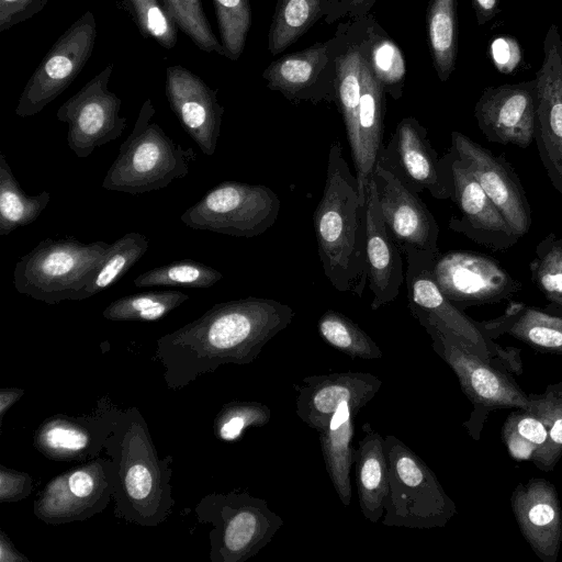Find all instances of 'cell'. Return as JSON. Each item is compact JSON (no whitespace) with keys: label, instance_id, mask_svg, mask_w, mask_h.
Returning <instances> with one entry per match:
<instances>
[{"label":"cell","instance_id":"cell-38","mask_svg":"<svg viewBox=\"0 0 562 562\" xmlns=\"http://www.w3.org/2000/svg\"><path fill=\"white\" fill-rule=\"evenodd\" d=\"M544 423L531 411L515 409L502 427V440L516 461H531L541 452L548 440Z\"/></svg>","mask_w":562,"mask_h":562},{"label":"cell","instance_id":"cell-27","mask_svg":"<svg viewBox=\"0 0 562 562\" xmlns=\"http://www.w3.org/2000/svg\"><path fill=\"white\" fill-rule=\"evenodd\" d=\"M385 93L383 86L373 75L363 55L357 142L351 150L359 193L363 201L367 200L370 177L383 145Z\"/></svg>","mask_w":562,"mask_h":562},{"label":"cell","instance_id":"cell-44","mask_svg":"<svg viewBox=\"0 0 562 562\" xmlns=\"http://www.w3.org/2000/svg\"><path fill=\"white\" fill-rule=\"evenodd\" d=\"M221 43L228 59L237 60L251 26L249 0H213Z\"/></svg>","mask_w":562,"mask_h":562},{"label":"cell","instance_id":"cell-12","mask_svg":"<svg viewBox=\"0 0 562 562\" xmlns=\"http://www.w3.org/2000/svg\"><path fill=\"white\" fill-rule=\"evenodd\" d=\"M95 38L97 21L92 12L87 11L43 57L20 95L15 114L33 116L61 94L88 63Z\"/></svg>","mask_w":562,"mask_h":562},{"label":"cell","instance_id":"cell-1","mask_svg":"<svg viewBox=\"0 0 562 562\" xmlns=\"http://www.w3.org/2000/svg\"><path fill=\"white\" fill-rule=\"evenodd\" d=\"M288 304L248 296L214 304L201 317L157 340L168 387L180 389L226 363L247 364L294 318Z\"/></svg>","mask_w":562,"mask_h":562},{"label":"cell","instance_id":"cell-23","mask_svg":"<svg viewBox=\"0 0 562 562\" xmlns=\"http://www.w3.org/2000/svg\"><path fill=\"white\" fill-rule=\"evenodd\" d=\"M165 90L170 109L182 128L203 154L214 155L224 113L217 91L180 65L166 69Z\"/></svg>","mask_w":562,"mask_h":562},{"label":"cell","instance_id":"cell-22","mask_svg":"<svg viewBox=\"0 0 562 562\" xmlns=\"http://www.w3.org/2000/svg\"><path fill=\"white\" fill-rule=\"evenodd\" d=\"M451 169L453 181L451 200L458 206L461 216L451 217L449 227L496 251L513 247L520 237L514 233L471 170L457 156L454 150Z\"/></svg>","mask_w":562,"mask_h":562},{"label":"cell","instance_id":"cell-53","mask_svg":"<svg viewBox=\"0 0 562 562\" xmlns=\"http://www.w3.org/2000/svg\"><path fill=\"white\" fill-rule=\"evenodd\" d=\"M0 561L1 562H21L27 561V559L18 552L9 538L1 531V541H0Z\"/></svg>","mask_w":562,"mask_h":562},{"label":"cell","instance_id":"cell-7","mask_svg":"<svg viewBox=\"0 0 562 562\" xmlns=\"http://www.w3.org/2000/svg\"><path fill=\"white\" fill-rule=\"evenodd\" d=\"M415 318L430 336L434 351L456 373L463 393L473 405L470 418L463 424L473 439L480 438L492 411L531 408L530 394H526L510 375L481 358L434 319L426 316Z\"/></svg>","mask_w":562,"mask_h":562},{"label":"cell","instance_id":"cell-31","mask_svg":"<svg viewBox=\"0 0 562 562\" xmlns=\"http://www.w3.org/2000/svg\"><path fill=\"white\" fill-rule=\"evenodd\" d=\"M356 415L348 403H342L331 416L327 427L319 432L325 468L344 506H349L351 501L350 469L355 463L357 450L351 441Z\"/></svg>","mask_w":562,"mask_h":562},{"label":"cell","instance_id":"cell-34","mask_svg":"<svg viewBox=\"0 0 562 562\" xmlns=\"http://www.w3.org/2000/svg\"><path fill=\"white\" fill-rule=\"evenodd\" d=\"M50 201V193L26 194L15 179L5 155L0 154V236L35 222Z\"/></svg>","mask_w":562,"mask_h":562},{"label":"cell","instance_id":"cell-13","mask_svg":"<svg viewBox=\"0 0 562 562\" xmlns=\"http://www.w3.org/2000/svg\"><path fill=\"white\" fill-rule=\"evenodd\" d=\"M113 69L110 63L57 110V120L68 125V147L78 158L117 139L126 127L122 100L108 88Z\"/></svg>","mask_w":562,"mask_h":562},{"label":"cell","instance_id":"cell-41","mask_svg":"<svg viewBox=\"0 0 562 562\" xmlns=\"http://www.w3.org/2000/svg\"><path fill=\"white\" fill-rule=\"evenodd\" d=\"M148 246V238L137 232L126 233L112 243L91 285V296L108 289L124 276L144 256Z\"/></svg>","mask_w":562,"mask_h":562},{"label":"cell","instance_id":"cell-50","mask_svg":"<svg viewBox=\"0 0 562 562\" xmlns=\"http://www.w3.org/2000/svg\"><path fill=\"white\" fill-rule=\"evenodd\" d=\"M494 64L502 72H510L520 59L518 44L510 37H497L491 44Z\"/></svg>","mask_w":562,"mask_h":562},{"label":"cell","instance_id":"cell-39","mask_svg":"<svg viewBox=\"0 0 562 562\" xmlns=\"http://www.w3.org/2000/svg\"><path fill=\"white\" fill-rule=\"evenodd\" d=\"M531 408L546 425L548 440L533 464L551 471L562 457V381L549 385L543 394H530Z\"/></svg>","mask_w":562,"mask_h":562},{"label":"cell","instance_id":"cell-45","mask_svg":"<svg viewBox=\"0 0 562 562\" xmlns=\"http://www.w3.org/2000/svg\"><path fill=\"white\" fill-rule=\"evenodd\" d=\"M180 29L201 50L226 56L204 13L201 0H164Z\"/></svg>","mask_w":562,"mask_h":562},{"label":"cell","instance_id":"cell-15","mask_svg":"<svg viewBox=\"0 0 562 562\" xmlns=\"http://www.w3.org/2000/svg\"><path fill=\"white\" fill-rule=\"evenodd\" d=\"M432 272L442 293L459 308L496 303L520 290V282L496 260L475 252H439Z\"/></svg>","mask_w":562,"mask_h":562},{"label":"cell","instance_id":"cell-30","mask_svg":"<svg viewBox=\"0 0 562 562\" xmlns=\"http://www.w3.org/2000/svg\"><path fill=\"white\" fill-rule=\"evenodd\" d=\"M491 338L507 333L516 339L543 352L562 355V316L512 304L506 313L491 322H479Z\"/></svg>","mask_w":562,"mask_h":562},{"label":"cell","instance_id":"cell-6","mask_svg":"<svg viewBox=\"0 0 562 562\" xmlns=\"http://www.w3.org/2000/svg\"><path fill=\"white\" fill-rule=\"evenodd\" d=\"M389 491L382 525L409 529L442 528L457 514L456 503L436 474L394 435L384 437Z\"/></svg>","mask_w":562,"mask_h":562},{"label":"cell","instance_id":"cell-3","mask_svg":"<svg viewBox=\"0 0 562 562\" xmlns=\"http://www.w3.org/2000/svg\"><path fill=\"white\" fill-rule=\"evenodd\" d=\"M105 448L112 456L119 514L143 526L165 520L173 505L168 470L171 459H158L146 424L135 409L119 414Z\"/></svg>","mask_w":562,"mask_h":562},{"label":"cell","instance_id":"cell-4","mask_svg":"<svg viewBox=\"0 0 562 562\" xmlns=\"http://www.w3.org/2000/svg\"><path fill=\"white\" fill-rule=\"evenodd\" d=\"M111 244L47 237L22 256L13 271L15 290L46 304L91 296V285Z\"/></svg>","mask_w":562,"mask_h":562},{"label":"cell","instance_id":"cell-19","mask_svg":"<svg viewBox=\"0 0 562 562\" xmlns=\"http://www.w3.org/2000/svg\"><path fill=\"white\" fill-rule=\"evenodd\" d=\"M451 148L468 166L487 196L519 237L531 226V210L527 195L503 155L484 148L460 132L451 133Z\"/></svg>","mask_w":562,"mask_h":562},{"label":"cell","instance_id":"cell-32","mask_svg":"<svg viewBox=\"0 0 562 562\" xmlns=\"http://www.w3.org/2000/svg\"><path fill=\"white\" fill-rule=\"evenodd\" d=\"M348 44L336 63V104L341 113L350 149L357 142L358 113L362 88L363 55L348 23H341Z\"/></svg>","mask_w":562,"mask_h":562},{"label":"cell","instance_id":"cell-17","mask_svg":"<svg viewBox=\"0 0 562 562\" xmlns=\"http://www.w3.org/2000/svg\"><path fill=\"white\" fill-rule=\"evenodd\" d=\"M112 495V462L97 459L50 481L34 503V513L50 524L82 520L102 510Z\"/></svg>","mask_w":562,"mask_h":562},{"label":"cell","instance_id":"cell-40","mask_svg":"<svg viewBox=\"0 0 562 562\" xmlns=\"http://www.w3.org/2000/svg\"><path fill=\"white\" fill-rule=\"evenodd\" d=\"M223 278L213 267L195 260H178L137 276L133 284L140 286H183L207 289Z\"/></svg>","mask_w":562,"mask_h":562},{"label":"cell","instance_id":"cell-16","mask_svg":"<svg viewBox=\"0 0 562 562\" xmlns=\"http://www.w3.org/2000/svg\"><path fill=\"white\" fill-rule=\"evenodd\" d=\"M535 78V140L552 186L562 194V36L554 23L546 33L543 59Z\"/></svg>","mask_w":562,"mask_h":562},{"label":"cell","instance_id":"cell-24","mask_svg":"<svg viewBox=\"0 0 562 562\" xmlns=\"http://www.w3.org/2000/svg\"><path fill=\"white\" fill-rule=\"evenodd\" d=\"M510 505L532 551L543 562H555L562 543V508L554 485L540 477L520 483Z\"/></svg>","mask_w":562,"mask_h":562},{"label":"cell","instance_id":"cell-52","mask_svg":"<svg viewBox=\"0 0 562 562\" xmlns=\"http://www.w3.org/2000/svg\"><path fill=\"white\" fill-rule=\"evenodd\" d=\"M24 391L18 387H2L0 390V422L7 411L23 395Z\"/></svg>","mask_w":562,"mask_h":562},{"label":"cell","instance_id":"cell-5","mask_svg":"<svg viewBox=\"0 0 562 562\" xmlns=\"http://www.w3.org/2000/svg\"><path fill=\"white\" fill-rule=\"evenodd\" d=\"M155 112L151 99H146L103 179V189L140 194L166 188L189 173L196 160L193 148H183L153 122Z\"/></svg>","mask_w":562,"mask_h":562},{"label":"cell","instance_id":"cell-26","mask_svg":"<svg viewBox=\"0 0 562 562\" xmlns=\"http://www.w3.org/2000/svg\"><path fill=\"white\" fill-rule=\"evenodd\" d=\"M120 413L108 411L104 417L74 418L56 415L46 419L34 436V446L54 460H85L105 448Z\"/></svg>","mask_w":562,"mask_h":562},{"label":"cell","instance_id":"cell-43","mask_svg":"<svg viewBox=\"0 0 562 562\" xmlns=\"http://www.w3.org/2000/svg\"><path fill=\"white\" fill-rule=\"evenodd\" d=\"M123 5L143 37H151L167 49L176 46L178 26L164 0H123Z\"/></svg>","mask_w":562,"mask_h":562},{"label":"cell","instance_id":"cell-9","mask_svg":"<svg viewBox=\"0 0 562 562\" xmlns=\"http://www.w3.org/2000/svg\"><path fill=\"white\" fill-rule=\"evenodd\" d=\"M280 199L268 187L225 180L209 190L180 216L193 229L251 238L277 221Z\"/></svg>","mask_w":562,"mask_h":562},{"label":"cell","instance_id":"cell-46","mask_svg":"<svg viewBox=\"0 0 562 562\" xmlns=\"http://www.w3.org/2000/svg\"><path fill=\"white\" fill-rule=\"evenodd\" d=\"M271 409L255 401H234L225 404L218 412L214 430L224 441L237 440L249 427H261L269 423Z\"/></svg>","mask_w":562,"mask_h":562},{"label":"cell","instance_id":"cell-20","mask_svg":"<svg viewBox=\"0 0 562 562\" xmlns=\"http://www.w3.org/2000/svg\"><path fill=\"white\" fill-rule=\"evenodd\" d=\"M386 229L405 255L411 249L439 254V226L419 195L375 164L370 177Z\"/></svg>","mask_w":562,"mask_h":562},{"label":"cell","instance_id":"cell-36","mask_svg":"<svg viewBox=\"0 0 562 562\" xmlns=\"http://www.w3.org/2000/svg\"><path fill=\"white\" fill-rule=\"evenodd\" d=\"M317 329L329 346L352 359L375 360L383 356L376 342L340 312L327 310L319 317Z\"/></svg>","mask_w":562,"mask_h":562},{"label":"cell","instance_id":"cell-37","mask_svg":"<svg viewBox=\"0 0 562 562\" xmlns=\"http://www.w3.org/2000/svg\"><path fill=\"white\" fill-rule=\"evenodd\" d=\"M189 300L181 291H150L122 296L103 311L109 321H158Z\"/></svg>","mask_w":562,"mask_h":562},{"label":"cell","instance_id":"cell-14","mask_svg":"<svg viewBox=\"0 0 562 562\" xmlns=\"http://www.w3.org/2000/svg\"><path fill=\"white\" fill-rule=\"evenodd\" d=\"M347 44V34L339 24L331 38L272 61L262 78L270 90L294 103L336 102V63Z\"/></svg>","mask_w":562,"mask_h":562},{"label":"cell","instance_id":"cell-49","mask_svg":"<svg viewBox=\"0 0 562 562\" xmlns=\"http://www.w3.org/2000/svg\"><path fill=\"white\" fill-rule=\"evenodd\" d=\"M378 0H328L324 20L331 24L338 19L356 20L368 14Z\"/></svg>","mask_w":562,"mask_h":562},{"label":"cell","instance_id":"cell-28","mask_svg":"<svg viewBox=\"0 0 562 562\" xmlns=\"http://www.w3.org/2000/svg\"><path fill=\"white\" fill-rule=\"evenodd\" d=\"M364 436L356 450V486L363 517L378 522L384 515L389 491L385 441L369 423L362 426Z\"/></svg>","mask_w":562,"mask_h":562},{"label":"cell","instance_id":"cell-10","mask_svg":"<svg viewBox=\"0 0 562 562\" xmlns=\"http://www.w3.org/2000/svg\"><path fill=\"white\" fill-rule=\"evenodd\" d=\"M405 272L408 308L414 317L426 316L442 325L471 350L490 363L503 358L514 371L520 370L517 350L510 352L492 341L479 322L468 317L442 293L434 278V263L438 254L411 249L405 252ZM494 366V364H493Z\"/></svg>","mask_w":562,"mask_h":562},{"label":"cell","instance_id":"cell-18","mask_svg":"<svg viewBox=\"0 0 562 562\" xmlns=\"http://www.w3.org/2000/svg\"><path fill=\"white\" fill-rule=\"evenodd\" d=\"M536 78L486 87L474 106V117L486 139L527 148L535 139Z\"/></svg>","mask_w":562,"mask_h":562},{"label":"cell","instance_id":"cell-33","mask_svg":"<svg viewBox=\"0 0 562 562\" xmlns=\"http://www.w3.org/2000/svg\"><path fill=\"white\" fill-rule=\"evenodd\" d=\"M458 1L430 0L427 10L429 48L435 70L446 82L456 68L458 54Z\"/></svg>","mask_w":562,"mask_h":562},{"label":"cell","instance_id":"cell-11","mask_svg":"<svg viewBox=\"0 0 562 562\" xmlns=\"http://www.w3.org/2000/svg\"><path fill=\"white\" fill-rule=\"evenodd\" d=\"M453 150L442 157L432 147L428 132L415 117L400 121L378 154L376 164L391 172L404 187L439 200L451 199Z\"/></svg>","mask_w":562,"mask_h":562},{"label":"cell","instance_id":"cell-48","mask_svg":"<svg viewBox=\"0 0 562 562\" xmlns=\"http://www.w3.org/2000/svg\"><path fill=\"white\" fill-rule=\"evenodd\" d=\"M0 501L15 502L26 497L32 490V480L27 473L0 467Z\"/></svg>","mask_w":562,"mask_h":562},{"label":"cell","instance_id":"cell-21","mask_svg":"<svg viewBox=\"0 0 562 562\" xmlns=\"http://www.w3.org/2000/svg\"><path fill=\"white\" fill-rule=\"evenodd\" d=\"M382 384L379 376L367 372L347 371L306 376L301 384L293 385L297 393L296 415L310 428L321 432L340 404L348 403L358 414L375 396Z\"/></svg>","mask_w":562,"mask_h":562},{"label":"cell","instance_id":"cell-47","mask_svg":"<svg viewBox=\"0 0 562 562\" xmlns=\"http://www.w3.org/2000/svg\"><path fill=\"white\" fill-rule=\"evenodd\" d=\"M48 0H0V32L22 23L42 11Z\"/></svg>","mask_w":562,"mask_h":562},{"label":"cell","instance_id":"cell-29","mask_svg":"<svg viewBox=\"0 0 562 562\" xmlns=\"http://www.w3.org/2000/svg\"><path fill=\"white\" fill-rule=\"evenodd\" d=\"M348 26L358 40L373 75L385 92L398 100L406 77V64L400 47L371 14L349 21Z\"/></svg>","mask_w":562,"mask_h":562},{"label":"cell","instance_id":"cell-51","mask_svg":"<svg viewBox=\"0 0 562 562\" xmlns=\"http://www.w3.org/2000/svg\"><path fill=\"white\" fill-rule=\"evenodd\" d=\"M476 23L483 26L501 12V0H471Z\"/></svg>","mask_w":562,"mask_h":562},{"label":"cell","instance_id":"cell-42","mask_svg":"<svg viewBox=\"0 0 562 562\" xmlns=\"http://www.w3.org/2000/svg\"><path fill=\"white\" fill-rule=\"evenodd\" d=\"M530 271L548 301L562 307V238L551 233L537 245Z\"/></svg>","mask_w":562,"mask_h":562},{"label":"cell","instance_id":"cell-8","mask_svg":"<svg viewBox=\"0 0 562 562\" xmlns=\"http://www.w3.org/2000/svg\"><path fill=\"white\" fill-rule=\"evenodd\" d=\"M200 520L211 522V559L244 562L256 555L283 526L268 502L248 492L207 495L196 507Z\"/></svg>","mask_w":562,"mask_h":562},{"label":"cell","instance_id":"cell-35","mask_svg":"<svg viewBox=\"0 0 562 562\" xmlns=\"http://www.w3.org/2000/svg\"><path fill=\"white\" fill-rule=\"evenodd\" d=\"M328 0H278L268 32V50L276 56L294 44L326 14Z\"/></svg>","mask_w":562,"mask_h":562},{"label":"cell","instance_id":"cell-2","mask_svg":"<svg viewBox=\"0 0 562 562\" xmlns=\"http://www.w3.org/2000/svg\"><path fill=\"white\" fill-rule=\"evenodd\" d=\"M366 201L360 196L357 177L342 155L340 143L334 142L313 226L325 277L337 291L359 297L368 285Z\"/></svg>","mask_w":562,"mask_h":562},{"label":"cell","instance_id":"cell-25","mask_svg":"<svg viewBox=\"0 0 562 562\" xmlns=\"http://www.w3.org/2000/svg\"><path fill=\"white\" fill-rule=\"evenodd\" d=\"M366 265L371 310L393 302L404 281L401 249L390 236L382 218L376 189L370 178L367 190Z\"/></svg>","mask_w":562,"mask_h":562}]
</instances>
